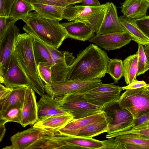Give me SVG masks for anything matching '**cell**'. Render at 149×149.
<instances>
[{
    "label": "cell",
    "instance_id": "1",
    "mask_svg": "<svg viewBox=\"0 0 149 149\" xmlns=\"http://www.w3.org/2000/svg\"><path fill=\"white\" fill-rule=\"evenodd\" d=\"M110 59L105 51L91 43L77 54L70 68L67 80L101 79L107 73Z\"/></svg>",
    "mask_w": 149,
    "mask_h": 149
},
{
    "label": "cell",
    "instance_id": "2",
    "mask_svg": "<svg viewBox=\"0 0 149 149\" xmlns=\"http://www.w3.org/2000/svg\"><path fill=\"white\" fill-rule=\"evenodd\" d=\"M21 20L26 24L23 27L24 31L54 48L58 49L68 38L60 21L45 18L36 11L30 12Z\"/></svg>",
    "mask_w": 149,
    "mask_h": 149
},
{
    "label": "cell",
    "instance_id": "3",
    "mask_svg": "<svg viewBox=\"0 0 149 149\" xmlns=\"http://www.w3.org/2000/svg\"><path fill=\"white\" fill-rule=\"evenodd\" d=\"M34 38L27 33H19L14 43V50L18 63L26 75L30 88L41 96L45 94L44 84L39 75L33 52Z\"/></svg>",
    "mask_w": 149,
    "mask_h": 149
},
{
    "label": "cell",
    "instance_id": "4",
    "mask_svg": "<svg viewBox=\"0 0 149 149\" xmlns=\"http://www.w3.org/2000/svg\"><path fill=\"white\" fill-rule=\"evenodd\" d=\"M107 6V3L94 6L82 4L71 5L65 7L63 19L69 22L74 21L84 23L91 27L96 34L103 19Z\"/></svg>",
    "mask_w": 149,
    "mask_h": 149
},
{
    "label": "cell",
    "instance_id": "5",
    "mask_svg": "<svg viewBox=\"0 0 149 149\" xmlns=\"http://www.w3.org/2000/svg\"><path fill=\"white\" fill-rule=\"evenodd\" d=\"M119 106L126 109L134 118L149 113V89L145 87L127 89L118 101Z\"/></svg>",
    "mask_w": 149,
    "mask_h": 149
},
{
    "label": "cell",
    "instance_id": "6",
    "mask_svg": "<svg viewBox=\"0 0 149 149\" xmlns=\"http://www.w3.org/2000/svg\"><path fill=\"white\" fill-rule=\"evenodd\" d=\"M56 99L61 108L77 119L101 113L104 111L88 102L84 94L71 93Z\"/></svg>",
    "mask_w": 149,
    "mask_h": 149
},
{
    "label": "cell",
    "instance_id": "7",
    "mask_svg": "<svg viewBox=\"0 0 149 149\" xmlns=\"http://www.w3.org/2000/svg\"><path fill=\"white\" fill-rule=\"evenodd\" d=\"M102 83L100 79L87 81L66 80L49 84H45L44 86L47 94L55 98L69 94H84Z\"/></svg>",
    "mask_w": 149,
    "mask_h": 149
},
{
    "label": "cell",
    "instance_id": "8",
    "mask_svg": "<svg viewBox=\"0 0 149 149\" xmlns=\"http://www.w3.org/2000/svg\"><path fill=\"white\" fill-rule=\"evenodd\" d=\"M123 90L122 87L114 83L102 84L84 94L87 101L103 111L118 102Z\"/></svg>",
    "mask_w": 149,
    "mask_h": 149
},
{
    "label": "cell",
    "instance_id": "9",
    "mask_svg": "<svg viewBox=\"0 0 149 149\" xmlns=\"http://www.w3.org/2000/svg\"><path fill=\"white\" fill-rule=\"evenodd\" d=\"M55 135L54 130L45 129L33 126L21 132H19L10 138L11 144L3 149H27L39 139Z\"/></svg>",
    "mask_w": 149,
    "mask_h": 149
},
{
    "label": "cell",
    "instance_id": "10",
    "mask_svg": "<svg viewBox=\"0 0 149 149\" xmlns=\"http://www.w3.org/2000/svg\"><path fill=\"white\" fill-rule=\"evenodd\" d=\"M103 111L107 115L109 122L108 130L106 136L107 139L126 127L134 118L128 110L119 106L118 102L110 105Z\"/></svg>",
    "mask_w": 149,
    "mask_h": 149
},
{
    "label": "cell",
    "instance_id": "11",
    "mask_svg": "<svg viewBox=\"0 0 149 149\" xmlns=\"http://www.w3.org/2000/svg\"><path fill=\"white\" fill-rule=\"evenodd\" d=\"M0 82L11 88L22 87L31 88L28 80L18 63L14 47L7 68Z\"/></svg>",
    "mask_w": 149,
    "mask_h": 149
},
{
    "label": "cell",
    "instance_id": "12",
    "mask_svg": "<svg viewBox=\"0 0 149 149\" xmlns=\"http://www.w3.org/2000/svg\"><path fill=\"white\" fill-rule=\"evenodd\" d=\"M14 24L0 37V79L2 78L7 68L15 39L19 33V28Z\"/></svg>",
    "mask_w": 149,
    "mask_h": 149
},
{
    "label": "cell",
    "instance_id": "13",
    "mask_svg": "<svg viewBox=\"0 0 149 149\" xmlns=\"http://www.w3.org/2000/svg\"><path fill=\"white\" fill-rule=\"evenodd\" d=\"M131 40L130 35L123 32L99 35L95 34L88 41L105 50L110 51L119 49L129 44Z\"/></svg>",
    "mask_w": 149,
    "mask_h": 149
},
{
    "label": "cell",
    "instance_id": "14",
    "mask_svg": "<svg viewBox=\"0 0 149 149\" xmlns=\"http://www.w3.org/2000/svg\"><path fill=\"white\" fill-rule=\"evenodd\" d=\"M105 112H103L85 117L73 119L64 126L54 130L55 135L75 136L81 128L91 123L106 120Z\"/></svg>",
    "mask_w": 149,
    "mask_h": 149
},
{
    "label": "cell",
    "instance_id": "15",
    "mask_svg": "<svg viewBox=\"0 0 149 149\" xmlns=\"http://www.w3.org/2000/svg\"><path fill=\"white\" fill-rule=\"evenodd\" d=\"M35 91L26 87L24 100L22 110V120L21 124L23 127L28 125H33L38 119L37 102Z\"/></svg>",
    "mask_w": 149,
    "mask_h": 149
},
{
    "label": "cell",
    "instance_id": "16",
    "mask_svg": "<svg viewBox=\"0 0 149 149\" xmlns=\"http://www.w3.org/2000/svg\"><path fill=\"white\" fill-rule=\"evenodd\" d=\"M107 6L103 19L98 33L102 34L125 32L118 17L117 9L112 2L107 3Z\"/></svg>",
    "mask_w": 149,
    "mask_h": 149
},
{
    "label": "cell",
    "instance_id": "17",
    "mask_svg": "<svg viewBox=\"0 0 149 149\" xmlns=\"http://www.w3.org/2000/svg\"><path fill=\"white\" fill-rule=\"evenodd\" d=\"M63 144V149H102L103 141L92 138L57 135Z\"/></svg>",
    "mask_w": 149,
    "mask_h": 149
},
{
    "label": "cell",
    "instance_id": "18",
    "mask_svg": "<svg viewBox=\"0 0 149 149\" xmlns=\"http://www.w3.org/2000/svg\"><path fill=\"white\" fill-rule=\"evenodd\" d=\"M38 121L54 116L69 114L61 109L58 100L48 94L41 96L37 102Z\"/></svg>",
    "mask_w": 149,
    "mask_h": 149
},
{
    "label": "cell",
    "instance_id": "19",
    "mask_svg": "<svg viewBox=\"0 0 149 149\" xmlns=\"http://www.w3.org/2000/svg\"><path fill=\"white\" fill-rule=\"evenodd\" d=\"M61 24L67 31L68 38L84 41L89 40L95 34L91 27L81 22L72 21Z\"/></svg>",
    "mask_w": 149,
    "mask_h": 149
},
{
    "label": "cell",
    "instance_id": "20",
    "mask_svg": "<svg viewBox=\"0 0 149 149\" xmlns=\"http://www.w3.org/2000/svg\"><path fill=\"white\" fill-rule=\"evenodd\" d=\"M149 8L146 0H125L122 3L121 11L126 18L135 19L146 16Z\"/></svg>",
    "mask_w": 149,
    "mask_h": 149
},
{
    "label": "cell",
    "instance_id": "21",
    "mask_svg": "<svg viewBox=\"0 0 149 149\" xmlns=\"http://www.w3.org/2000/svg\"><path fill=\"white\" fill-rule=\"evenodd\" d=\"M26 87L12 88L4 102L0 105V117L4 116L9 109L15 108L22 109Z\"/></svg>",
    "mask_w": 149,
    "mask_h": 149
},
{
    "label": "cell",
    "instance_id": "22",
    "mask_svg": "<svg viewBox=\"0 0 149 149\" xmlns=\"http://www.w3.org/2000/svg\"><path fill=\"white\" fill-rule=\"evenodd\" d=\"M120 23L132 40L143 45H149V38L146 37L136 23L134 19L126 18L123 15L119 17Z\"/></svg>",
    "mask_w": 149,
    "mask_h": 149
},
{
    "label": "cell",
    "instance_id": "23",
    "mask_svg": "<svg viewBox=\"0 0 149 149\" xmlns=\"http://www.w3.org/2000/svg\"><path fill=\"white\" fill-rule=\"evenodd\" d=\"M33 10L45 18L60 21L65 7L55 5L36 3L32 5Z\"/></svg>",
    "mask_w": 149,
    "mask_h": 149
},
{
    "label": "cell",
    "instance_id": "24",
    "mask_svg": "<svg viewBox=\"0 0 149 149\" xmlns=\"http://www.w3.org/2000/svg\"><path fill=\"white\" fill-rule=\"evenodd\" d=\"M73 119V116L69 114L54 116L38 121L33 126L55 130L62 127Z\"/></svg>",
    "mask_w": 149,
    "mask_h": 149
},
{
    "label": "cell",
    "instance_id": "25",
    "mask_svg": "<svg viewBox=\"0 0 149 149\" xmlns=\"http://www.w3.org/2000/svg\"><path fill=\"white\" fill-rule=\"evenodd\" d=\"M109 120H104L89 124L81 128L74 136L92 138L100 134L107 132L108 130Z\"/></svg>",
    "mask_w": 149,
    "mask_h": 149
},
{
    "label": "cell",
    "instance_id": "26",
    "mask_svg": "<svg viewBox=\"0 0 149 149\" xmlns=\"http://www.w3.org/2000/svg\"><path fill=\"white\" fill-rule=\"evenodd\" d=\"M138 55L136 53L127 57L123 61V76L127 84L137 80Z\"/></svg>",
    "mask_w": 149,
    "mask_h": 149
},
{
    "label": "cell",
    "instance_id": "27",
    "mask_svg": "<svg viewBox=\"0 0 149 149\" xmlns=\"http://www.w3.org/2000/svg\"><path fill=\"white\" fill-rule=\"evenodd\" d=\"M116 140L122 143L136 145L137 149H149V137L137 134L128 133L118 136Z\"/></svg>",
    "mask_w": 149,
    "mask_h": 149
},
{
    "label": "cell",
    "instance_id": "28",
    "mask_svg": "<svg viewBox=\"0 0 149 149\" xmlns=\"http://www.w3.org/2000/svg\"><path fill=\"white\" fill-rule=\"evenodd\" d=\"M33 49L37 65L40 63L47 64L52 67L54 65V63L47 49L41 42L35 38L33 42Z\"/></svg>",
    "mask_w": 149,
    "mask_h": 149
},
{
    "label": "cell",
    "instance_id": "29",
    "mask_svg": "<svg viewBox=\"0 0 149 149\" xmlns=\"http://www.w3.org/2000/svg\"><path fill=\"white\" fill-rule=\"evenodd\" d=\"M33 10L32 5L25 0H15L11 7L8 16L17 21L22 19Z\"/></svg>",
    "mask_w": 149,
    "mask_h": 149
},
{
    "label": "cell",
    "instance_id": "30",
    "mask_svg": "<svg viewBox=\"0 0 149 149\" xmlns=\"http://www.w3.org/2000/svg\"><path fill=\"white\" fill-rule=\"evenodd\" d=\"M123 61L117 58L110 59L107 65V73H108L114 81V84L118 83L123 76Z\"/></svg>",
    "mask_w": 149,
    "mask_h": 149
},
{
    "label": "cell",
    "instance_id": "31",
    "mask_svg": "<svg viewBox=\"0 0 149 149\" xmlns=\"http://www.w3.org/2000/svg\"><path fill=\"white\" fill-rule=\"evenodd\" d=\"M149 127V113L138 118H133L126 127L111 135L109 138H115L121 133L130 130H136Z\"/></svg>",
    "mask_w": 149,
    "mask_h": 149
},
{
    "label": "cell",
    "instance_id": "32",
    "mask_svg": "<svg viewBox=\"0 0 149 149\" xmlns=\"http://www.w3.org/2000/svg\"><path fill=\"white\" fill-rule=\"evenodd\" d=\"M138 49L136 53L138 55V70L136 76L144 74L149 70L143 45L138 44Z\"/></svg>",
    "mask_w": 149,
    "mask_h": 149
},
{
    "label": "cell",
    "instance_id": "33",
    "mask_svg": "<svg viewBox=\"0 0 149 149\" xmlns=\"http://www.w3.org/2000/svg\"><path fill=\"white\" fill-rule=\"evenodd\" d=\"M21 108H15L8 110L5 114L0 117V119L4 120L6 123L8 122H14L20 124L22 120Z\"/></svg>",
    "mask_w": 149,
    "mask_h": 149
},
{
    "label": "cell",
    "instance_id": "34",
    "mask_svg": "<svg viewBox=\"0 0 149 149\" xmlns=\"http://www.w3.org/2000/svg\"><path fill=\"white\" fill-rule=\"evenodd\" d=\"M40 77L46 84L51 83V68L50 65L45 63H40L37 65Z\"/></svg>",
    "mask_w": 149,
    "mask_h": 149
},
{
    "label": "cell",
    "instance_id": "35",
    "mask_svg": "<svg viewBox=\"0 0 149 149\" xmlns=\"http://www.w3.org/2000/svg\"><path fill=\"white\" fill-rule=\"evenodd\" d=\"M31 5L40 3L55 5L60 6L66 7L71 5L66 0H25Z\"/></svg>",
    "mask_w": 149,
    "mask_h": 149
},
{
    "label": "cell",
    "instance_id": "36",
    "mask_svg": "<svg viewBox=\"0 0 149 149\" xmlns=\"http://www.w3.org/2000/svg\"><path fill=\"white\" fill-rule=\"evenodd\" d=\"M134 21L141 31L149 38V16H146Z\"/></svg>",
    "mask_w": 149,
    "mask_h": 149
},
{
    "label": "cell",
    "instance_id": "37",
    "mask_svg": "<svg viewBox=\"0 0 149 149\" xmlns=\"http://www.w3.org/2000/svg\"><path fill=\"white\" fill-rule=\"evenodd\" d=\"M17 20L8 17H0V37L2 36L7 30L14 24Z\"/></svg>",
    "mask_w": 149,
    "mask_h": 149
},
{
    "label": "cell",
    "instance_id": "38",
    "mask_svg": "<svg viewBox=\"0 0 149 149\" xmlns=\"http://www.w3.org/2000/svg\"><path fill=\"white\" fill-rule=\"evenodd\" d=\"M103 140L102 149H125L123 144L116 141L114 138Z\"/></svg>",
    "mask_w": 149,
    "mask_h": 149
},
{
    "label": "cell",
    "instance_id": "39",
    "mask_svg": "<svg viewBox=\"0 0 149 149\" xmlns=\"http://www.w3.org/2000/svg\"><path fill=\"white\" fill-rule=\"evenodd\" d=\"M12 88H8L4 86L1 83L0 84V105L6 100Z\"/></svg>",
    "mask_w": 149,
    "mask_h": 149
},
{
    "label": "cell",
    "instance_id": "40",
    "mask_svg": "<svg viewBox=\"0 0 149 149\" xmlns=\"http://www.w3.org/2000/svg\"><path fill=\"white\" fill-rule=\"evenodd\" d=\"M147 84L143 81L135 80L126 86L122 87V90L127 89H133L146 87Z\"/></svg>",
    "mask_w": 149,
    "mask_h": 149
},
{
    "label": "cell",
    "instance_id": "41",
    "mask_svg": "<svg viewBox=\"0 0 149 149\" xmlns=\"http://www.w3.org/2000/svg\"><path fill=\"white\" fill-rule=\"evenodd\" d=\"M128 133H132L145 136L149 137V127L136 130H130L120 134L119 135Z\"/></svg>",
    "mask_w": 149,
    "mask_h": 149
},
{
    "label": "cell",
    "instance_id": "42",
    "mask_svg": "<svg viewBox=\"0 0 149 149\" xmlns=\"http://www.w3.org/2000/svg\"><path fill=\"white\" fill-rule=\"evenodd\" d=\"M82 5L90 6H98L100 5L98 0H81Z\"/></svg>",
    "mask_w": 149,
    "mask_h": 149
},
{
    "label": "cell",
    "instance_id": "43",
    "mask_svg": "<svg viewBox=\"0 0 149 149\" xmlns=\"http://www.w3.org/2000/svg\"><path fill=\"white\" fill-rule=\"evenodd\" d=\"M5 4L7 17L9 15L11 7L15 0H2Z\"/></svg>",
    "mask_w": 149,
    "mask_h": 149
},
{
    "label": "cell",
    "instance_id": "44",
    "mask_svg": "<svg viewBox=\"0 0 149 149\" xmlns=\"http://www.w3.org/2000/svg\"><path fill=\"white\" fill-rule=\"evenodd\" d=\"M6 123L3 120L0 119V142L3 139L6 132L5 124Z\"/></svg>",
    "mask_w": 149,
    "mask_h": 149
},
{
    "label": "cell",
    "instance_id": "45",
    "mask_svg": "<svg viewBox=\"0 0 149 149\" xmlns=\"http://www.w3.org/2000/svg\"><path fill=\"white\" fill-rule=\"evenodd\" d=\"M0 17H7L5 4L2 0H0Z\"/></svg>",
    "mask_w": 149,
    "mask_h": 149
},
{
    "label": "cell",
    "instance_id": "46",
    "mask_svg": "<svg viewBox=\"0 0 149 149\" xmlns=\"http://www.w3.org/2000/svg\"><path fill=\"white\" fill-rule=\"evenodd\" d=\"M143 48L147 59V63L149 67V45L144 46Z\"/></svg>",
    "mask_w": 149,
    "mask_h": 149
},
{
    "label": "cell",
    "instance_id": "47",
    "mask_svg": "<svg viewBox=\"0 0 149 149\" xmlns=\"http://www.w3.org/2000/svg\"><path fill=\"white\" fill-rule=\"evenodd\" d=\"M69 2L71 5H74L77 3H81V0H66Z\"/></svg>",
    "mask_w": 149,
    "mask_h": 149
},
{
    "label": "cell",
    "instance_id": "48",
    "mask_svg": "<svg viewBox=\"0 0 149 149\" xmlns=\"http://www.w3.org/2000/svg\"><path fill=\"white\" fill-rule=\"evenodd\" d=\"M145 87L147 89H149V84H147L146 86Z\"/></svg>",
    "mask_w": 149,
    "mask_h": 149
},
{
    "label": "cell",
    "instance_id": "49",
    "mask_svg": "<svg viewBox=\"0 0 149 149\" xmlns=\"http://www.w3.org/2000/svg\"><path fill=\"white\" fill-rule=\"evenodd\" d=\"M146 0L149 2V0Z\"/></svg>",
    "mask_w": 149,
    "mask_h": 149
}]
</instances>
